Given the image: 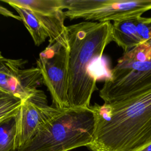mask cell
<instances>
[{
	"mask_svg": "<svg viewBox=\"0 0 151 151\" xmlns=\"http://www.w3.org/2000/svg\"><path fill=\"white\" fill-rule=\"evenodd\" d=\"M69 107H88L99 78L109 77L102 61L113 41L111 22L83 21L67 26Z\"/></svg>",
	"mask_w": 151,
	"mask_h": 151,
	"instance_id": "cell-1",
	"label": "cell"
},
{
	"mask_svg": "<svg viewBox=\"0 0 151 151\" xmlns=\"http://www.w3.org/2000/svg\"><path fill=\"white\" fill-rule=\"evenodd\" d=\"M91 151H132L151 140V89L128 99L90 106Z\"/></svg>",
	"mask_w": 151,
	"mask_h": 151,
	"instance_id": "cell-2",
	"label": "cell"
},
{
	"mask_svg": "<svg viewBox=\"0 0 151 151\" xmlns=\"http://www.w3.org/2000/svg\"><path fill=\"white\" fill-rule=\"evenodd\" d=\"M94 117L90 106L62 109L15 151H69L88 146Z\"/></svg>",
	"mask_w": 151,
	"mask_h": 151,
	"instance_id": "cell-3",
	"label": "cell"
},
{
	"mask_svg": "<svg viewBox=\"0 0 151 151\" xmlns=\"http://www.w3.org/2000/svg\"><path fill=\"white\" fill-rule=\"evenodd\" d=\"M151 89V41L123 52L100 90L104 103L123 100Z\"/></svg>",
	"mask_w": 151,
	"mask_h": 151,
	"instance_id": "cell-4",
	"label": "cell"
},
{
	"mask_svg": "<svg viewBox=\"0 0 151 151\" xmlns=\"http://www.w3.org/2000/svg\"><path fill=\"white\" fill-rule=\"evenodd\" d=\"M65 18L116 22L141 17L151 10V0H64Z\"/></svg>",
	"mask_w": 151,
	"mask_h": 151,
	"instance_id": "cell-5",
	"label": "cell"
},
{
	"mask_svg": "<svg viewBox=\"0 0 151 151\" xmlns=\"http://www.w3.org/2000/svg\"><path fill=\"white\" fill-rule=\"evenodd\" d=\"M46 86L52 97V103L58 109L69 107L68 90V48L58 42L50 44L40 54L37 60Z\"/></svg>",
	"mask_w": 151,
	"mask_h": 151,
	"instance_id": "cell-6",
	"label": "cell"
},
{
	"mask_svg": "<svg viewBox=\"0 0 151 151\" xmlns=\"http://www.w3.org/2000/svg\"><path fill=\"white\" fill-rule=\"evenodd\" d=\"M61 109L48 106L43 91L24 100L17 115L14 151L24 145Z\"/></svg>",
	"mask_w": 151,
	"mask_h": 151,
	"instance_id": "cell-7",
	"label": "cell"
},
{
	"mask_svg": "<svg viewBox=\"0 0 151 151\" xmlns=\"http://www.w3.org/2000/svg\"><path fill=\"white\" fill-rule=\"evenodd\" d=\"M25 63L6 58L0 61V87L22 101L37 94L44 84L38 68H21Z\"/></svg>",
	"mask_w": 151,
	"mask_h": 151,
	"instance_id": "cell-8",
	"label": "cell"
},
{
	"mask_svg": "<svg viewBox=\"0 0 151 151\" xmlns=\"http://www.w3.org/2000/svg\"><path fill=\"white\" fill-rule=\"evenodd\" d=\"M3 2L29 9L46 30L50 44L58 42L68 48L64 25V0H2Z\"/></svg>",
	"mask_w": 151,
	"mask_h": 151,
	"instance_id": "cell-9",
	"label": "cell"
},
{
	"mask_svg": "<svg viewBox=\"0 0 151 151\" xmlns=\"http://www.w3.org/2000/svg\"><path fill=\"white\" fill-rule=\"evenodd\" d=\"M112 37L124 52L151 41V17L141 16L113 22Z\"/></svg>",
	"mask_w": 151,
	"mask_h": 151,
	"instance_id": "cell-10",
	"label": "cell"
},
{
	"mask_svg": "<svg viewBox=\"0 0 151 151\" xmlns=\"http://www.w3.org/2000/svg\"><path fill=\"white\" fill-rule=\"evenodd\" d=\"M10 6L19 14L21 21L31 35L34 44L37 46L42 44L48 37V35L37 17L27 8L14 5Z\"/></svg>",
	"mask_w": 151,
	"mask_h": 151,
	"instance_id": "cell-11",
	"label": "cell"
},
{
	"mask_svg": "<svg viewBox=\"0 0 151 151\" xmlns=\"http://www.w3.org/2000/svg\"><path fill=\"white\" fill-rule=\"evenodd\" d=\"M17 115L0 122V151H14Z\"/></svg>",
	"mask_w": 151,
	"mask_h": 151,
	"instance_id": "cell-12",
	"label": "cell"
},
{
	"mask_svg": "<svg viewBox=\"0 0 151 151\" xmlns=\"http://www.w3.org/2000/svg\"><path fill=\"white\" fill-rule=\"evenodd\" d=\"M132 151H151V140Z\"/></svg>",
	"mask_w": 151,
	"mask_h": 151,
	"instance_id": "cell-13",
	"label": "cell"
},
{
	"mask_svg": "<svg viewBox=\"0 0 151 151\" xmlns=\"http://www.w3.org/2000/svg\"><path fill=\"white\" fill-rule=\"evenodd\" d=\"M8 95H11V94H10L7 91H6L4 89H2L1 87H0V100Z\"/></svg>",
	"mask_w": 151,
	"mask_h": 151,
	"instance_id": "cell-14",
	"label": "cell"
},
{
	"mask_svg": "<svg viewBox=\"0 0 151 151\" xmlns=\"http://www.w3.org/2000/svg\"><path fill=\"white\" fill-rule=\"evenodd\" d=\"M4 58H5V57L2 55V54L1 52L0 51V61H1V60H3V59H4Z\"/></svg>",
	"mask_w": 151,
	"mask_h": 151,
	"instance_id": "cell-15",
	"label": "cell"
}]
</instances>
